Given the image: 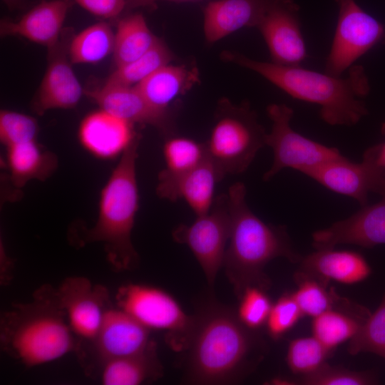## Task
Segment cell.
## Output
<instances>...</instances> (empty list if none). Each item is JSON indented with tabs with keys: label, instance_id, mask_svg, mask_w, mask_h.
I'll list each match as a JSON object with an SVG mask.
<instances>
[{
	"label": "cell",
	"instance_id": "1",
	"mask_svg": "<svg viewBox=\"0 0 385 385\" xmlns=\"http://www.w3.org/2000/svg\"><path fill=\"white\" fill-rule=\"evenodd\" d=\"M221 57L260 74L294 98L319 106L320 118L331 125L351 126L368 113L363 98L370 85L361 66H352L343 78L301 66L260 61L235 51H225Z\"/></svg>",
	"mask_w": 385,
	"mask_h": 385
},
{
	"label": "cell",
	"instance_id": "2",
	"mask_svg": "<svg viewBox=\"0 0 385 385\" xmlns=\"http://www.w3.org/2000/svg\"><path fill=\"white\" fill-rule=\"evenodd\" d=\"M227 195L231 228L223 266L240 298L249 287H270L264 270L271 260L284 257L296 263L302 257L293 247L285 226L267 223L250 209L244 183L232 185Z\"/></svg>",
	"mask_w": 385,
	"mask_h": 385
},
{
	"label": "cell",
	"instance_id": "3",
	"mask_svg": "<svg viewBox=\"0 0 385 385\" xmlns=\"http://www.w3.org/2000/svg\"><path fill=\"white\" fill-rule=\"evenodd\" d=\"M6 351L26 366L46 364L78 350L79 344L54 291H38L34 301L14 305L1 319Z\"/></svg>",
	"mask_w": 385,
	"mask_h": 385
},
{
	"label": "cell",
	"instance_id": "4",
	"mask_svg": "<svg viewBox=\"0 0 385 385\" xmlns=\"http://www.w3.org/2000/svg\"><path fill=\"white\" fill-rule=\"evenodd\" d=\"M139 141L140 136L120 155L101 190L98 218L86 236L87 242L103 245L108 260L117 270L133 268L138 257L131 234L139 206L136 175Z\"/></svg>",
	"mask_w": 385,
	"mask_h": 385
},
{
	"label": "cell",
	"instance_id": "5",
	"mask_svg": "<svg viewBox=\"0 0 385 385\" xmlns=\"http://www.w3.org/2000/svg\"><path fill=\"white\" fill-rule=\"evenodd\" d=\"M237 314L214 307L197 321L189 345L188 375L192 382L231 381L243 367L253 339Z\"/></svg>",
	"mask_w": 385,
	"mask_h": 385
},
{
	"label": "cell",
	"instance_id": "6",
	"mask_svg": "<svg viewBox=\"0 0 385 385\" xmlns=\"http://www.w3.org/2000/svg\"><path fill=\"white\" fill-rule=\"evenodd\" d=\"M263 126L249 103L237 105L222 98L205 144L206 157L223 178L245 172L266 145Z\"/></svg>",
	"mask_w": 385,
	"mask_h": 385
},
{
	"label": "cell",
	"instance_id": "7",
	"mask_svg": "<svg viewBox=\"0 0 385 385\" xmlns=\"http://www.w3.org/2000/svg\"><path fill=\"white\" fill-rule=\"evenodd\" d=\"M272 128L266 135V145L273 152V162L264 173L268 181L287 168L303 174L308 170L344 157L335 147H329L296 132L291 126L294 115L292 108L285 104L272 103L267 108Z\"/></svg>",
	"mask_w": 385,
	"mask_h": 385
},
{
	"label": "cell",
	"instance_id": "8",
	"mask_svg": "<svg viewBox=\"0 0 385 385\" xmlns=\"http://www.w3.org/2000/svg\"><path fill=\"white\" fill-rule=\"evenodd\" d=\"M118 308L148 329L166 331L172 344H189L197 320L182 308L169 293L138 284L120 287L116 294Z\"/></svg>",
	"mask_w": 385,
	"mask_h": 385
},
{
	"label": "cell",
	"instance_id": "9",
	"mask_svg": "<svg viewBox=\"0 0 385 385\" xmlns=\"http://www.w3.org/2000/svg\"><path fill=\"white\" fill-rule=\"evenodd\" d=\"M338 20L324 72L342 76L374 47L385 45V24L366 13L355 0H336Z\"/></svg>",
	"mask_w": 385,
	"mask_h": 385
},
{
	"label": "cell",
	"instance_id": "10",
	"mask_svg": "<svg viewBox=\"0 0 385 385\" xmlns=\"http://www.w3.org/2000/svg\"><path fill=\"white\" fill-rule=\"evenodd\" d=\"M231 215L227 194L215 197L210 210L196 216L191 225H180L173 232V239L186 245L200 264L208 285L212 287L223 266L230 235Z\"/></svg>",
	"mask_w": 385,
	"mask_h": 385
},
{
	"label": "cell",
	"instance_id": "11",
	"mask_svg": "<svg viewBox=\"0 0 385 385\" xmlns=\"http://www.w3.org/2000/svg\"><path fill=\"white\" fill-rule=\"evenodd\" d=\"M304 174L334 192L355 199L361 207L368 204L369 192L385 197V168L377 165L365 153L361 163L344 156Z\"/></svg>",
	"mask_w": 385,
	"mask_h": 385
},
{
	"label": "cell",
	"instance_id": "12",
	"mask_svg": "<svg viewBox=\"0 0 385 385\" xmlns=\"http://www.w3.org/2000/svg\"><path fill=\"white\" fill-rule=\"evenodd\" d=\"M54 294L76 337L92 342L110 307L106 288L73 277L66 279Z\"/></svg>",
	"mask_w": 385,
	"mask_h": 385
},
{
	"label": "cell",
	"instance_id": "13",
	"mask_svg": "<svg viewBox=\"0 0 385 385\" xmlns=\"http://www.w3.org/2000/svg\"><path fill=\"white\" fill-rule=\"evenodd\" d=\"M299 10L293 0H273L256 27L274 63L300 66L307 58Z\"/></svg>",
	"mask_w": 385,
	"mask_h": 385
},
{
	"label": "cell",
	"instance_id": "14",
	"mask_svg": "<svg viewBox=\"0 0 385 385\" xmlns=\"http://www.w3.org/2000/svg\"><path fill=\"white\" fill-rule=\"evenodd\" d=\"M62 39L48 48V66L32 108L38 115L52 109H71L76 106L84 93L71 66L68 56L70 40Z\"/></svg>",
	"mask_w": 385,
	"mask_h": 385
},
{
	"label": "cell",
	"instance_id": "15",
	"mask_svg": "<svg viewBox=\"0 0 385 385\" xmlns=\"http://www.w3.org/2000/svg\"><path fill=\"white\" fill-rule=\"evenodd\" d=\"M312 238V246L317 250L344 244L366 248L384 245L385 197L376 203L362 206L344 220L314 232Z\"/></svg>",
	"mask_w": 385,
	"mask_h": 385
},
{
	"label": "cell",
	"instance_id": "16",
	"mask_svg": "<svg viewBox=\"0 0 385 385\" xmlns=\"http://www.w3.org/2000/svg\"><path fill=\"white\" fill-rule=\"evenodd\" d=\"M84 94L103 109L133 124L149 125L167 137L175 133L173 113L150 105L135 86H110L84 90Z\"/></svg>",
	"mask_w": 385,
	"mask_h": 385
},
{
	"label": "cell",
	"instance_id": "17",
	"mask_svg": "<svg viewBox=\"0 0 385 385\" xmlns=\"http://www.w3.org/2000/svg\"><path fill=\"white\" fill-rule=\"evenodd\" d=\"M133 125L100 108L82 119L78 138L82 147L94 157L111 160L122 155L139 136Z\"/></svg>",
	"mask_w": 385,
	"mask_h": 385
},
{
	"label": "cell",
	"instance_id": "18",
	"mask_svg": "<svg viewBox=\"0 0 385 385\" xmlns=\"http://www.w3.org/2000/svg\"><path fill=\"white\" fill-rule=\"evenodd\" d=\"M149 336L150 329L128 314L109 307L92 343L101 364L111 359L144 351L153 342Z\"/></svg>",
	"mask_w": 385,
	"mask_h": 385
},
{
	"label": "cell",
	"instance_id": "19",
	"mask_svg": "<svg viewBox=\"0 0 385 385\" xmlns=\"http://www.w3.org/2000/svg\"><path fill=\"white\" fill-rule=\"evenodd\" d=\"M70 7L68 0L42 1L18 21L1 20V35L21 36L48 48H51L60 39Z\"/></svg>",
	"mask_w": 385,
	"mask_h": 385
},
{
	"label": "cell",
	"instance_id": "20",
	"mask_svg": "<svg viewBox=\"0 0 385 385\" xmlns=\"http://www.w3.org/2000/svg\"><path fill=\"white\" fill-rule=\"evenodd\" d=\"M297 274L315 279L327 284L334 281L353 284L365 280L371 272L362 255L351 250L334 248L319 250L302 257Z\"/></svg>",
	"mask_w": 385,
	"mask_h": 385
},
{
	"label": "cell",
	"instance_id": "21",
	"mask_svg": "<svg viewBox=\"0 0 385 385\" xmlns=\"http://www.w3.org/2000/svg\"><path fill=\"white\" fill-rule=\"evenodd\" d=\"M273 0H215L203 11V30L215 43L245 27H257Z\"/></svg>",
	"mask_w": 385,
	"mask_h": 385
},
{
	"label": "cell",
	"instance_id": "22",
	"mask_svg": "<svg viewBox=\"0 0 385 385\" xmlns=\"http://www.w3.org/2000/svg\"><path fill=\"white\" fill-rule=\"evenodd\" d=\"M222 178L212 163L206 158L199 165L172 183L156 187L157 195L172 202L183 200L196 216L207 212L215 199L217 183Z\"/></svg>",
	"mask_w": 385,
	"mask_h": 385
},
{
	"label": "cell",
	"instance_id": "23",
	"mask_svg": "<svg viewBox=\"0 0 385 385\" xmlns=\"http://www.w3.org/2000/svg\"><path fill=\"white\" fill-rule=\"evenodd\" d=\"M199 81L196 67L166 64L135 86L155 108L168 113L171 103L185 94Z\"/></svg>",
	"mask_w": 385,
	"mask_h": 385
},
{
	"label": "cell",
	"instance_id": "24",
	"mask_svg": "<svg viewBox=\"0 0 385 385\" xmlns=\"http://www.w3.org/2000/svg\"><path fill=\"white\" fill-rule=\"evenodd\" d=\"M58 158L36 140L6 147V164L14 187L23 188L29 181H44L58 167Z\"/></svg>",
	"mask_w": 385,
	"mask_h": 385
},
{
	"label": "cell",
	"instance_id": "25",
	"mask_svg": "<svg viewBox=\"0 0 385 385\" xmlns=\"http://www.w3.org/2000/svg\"><path fill=\"white\" fill-rule=\"evenodd\" d=\"M101 365L104 385H138L156 379L162 371L153 342L143 351L111 359Z\"/></svg>",
	"mask_w": 385,
	"mask_h": 385
},
{
	"label": "cell",
	"instance_id": "26",
	"mask_svg": "<svg viewBox=\"0 0 385 385\" xmlns=\"http://www.w3.org/2000/svg\"><path fill=\"white\" fill-rule=\"evenodd\" d=\"M140 14L120 19L115 33L113 58L117 66L131 62L152 48L159 41Z\"/></svg>",
	"mask_w": 385,
	"mask_h": 385
},
{
	"label": "cell",
	"instance_id": "27",
	"mask_svg": "<svg viewBox=\"0 0 385 385\" xmlns=\"http://www.w3.org/2000/svg\"><path fill=\"white\" fill-rule=\"evenodd\" d=\"M163 156L165 167L158 174L157 187L172 183L207 158L204 143L175 134L167 137Z\"/></svg>",
	"mask_w": 385,
	"mask_h": 385
},
{
	"label": "cell",
	"instance_id": "28",
	"mask_svg": "<svg viewBox=\"0 0 385 385\" xmlns=\"http://www.w3.org/2000/svg\"><path fill=\"white\" fill-rule=\"evenodd\" d=\"M115 33L106 22L91 25L73 36L68 43L72 63H96L113 52Z\"/></svg>",
	"mask_w": 385,
	"mask_h": 385
},
{
	"label": "cell",
	"instance_id": "29",
	"mask_svg": "<svg viewBox=\"0 0 385 385\" xmlns=\"http://www.w3.org/2000/svg\"><path fill=\"white\" fill-rule=\"evenodd\" d=\"M341 309H330L314 317L312 336L332 351L337 346L351 340L369 316Z\"/></svg>",
	"mask_w": 385,
	"mask_h": 385
},
{
	"label": "cell",
	"instance_id": "30",
	"mask_svg": "<svg viewBox=\"0 0 385 385\" xmlns=\"http://www.w3.org/2000/svg\"><path fill=\"white\" fill-rule=\"evenodd\" d=\"M173 53L162 40L137 59L117 66L104 84L135 86L173 59Z\"/></svg>",
	"mask_w": 385,
	"mask_h": 385
},
{
	"label": "cell",
	"instance_id": "31",
	"mask_svg": "<svg viewBox=\"0 0 385 385\" xmlns=\"http://www.w3.org/2000/svg\"><path fill=\"white\" fill-rule=\"evenodd\" d=\"M294 279L298 287L292 295L303 315L315 317L328 310L338 309L339 305L353 309L362 308L341 298L334 291L328 290L327 284L315 279L297 273Z\"/></svg>",
	"mask_w": 385,
	"mask_h": 385
},
{
	"label": "cell",
	"instance_id": "32",
	"mask_svg": "<svg viewBox=\"0 0 385 385\" xmlns=\"http://www.w3.org/2000/svg\"><path fill=\"white\" fill-rule=\"evenodd\" d=\"M332 351L314 336L295 339L289 344L287 363L294 374L307 375L325 364Z\"/></svg>",
	"mask_w": 385,
	"mask_h": 385
},
{
	"label": "cell",
	"instance_id": "33",
	"mask_svg": "<svg viewBox=\"0 0 385 385\" xmlns=\"http://www.w3.org/2000/svg\"><path fill=\"white\" fill-rule=\"evenodd\" d=\"M347 350L351 355L370 352L385 359V293L376 310L349 341Z\"/></svg>",
	"mask_w": 385,
	"mask_h": 385
},
{
	"label": "cell",
	"instance_id": "34",
	"mask_svg": "<svg viewBox=\"0 0 385 385\" xmlns=\"http://www.w3.org/2000/svg\"><path fill=\"white\" fill-rule=\"evenodd\" d=\"M39 131L37 120L29 115L10 111L0 112V140L6 147L36 140Z\"/></svg>",
	"mask_w": 385,
	"mask_h": 385
},
{
	"label": "cell",
	"instance_id": "35",
	"mask_svg": "<svg viewBox=\"0 0 385 385\" xmlns=\"http://www.w3.org/2000/svg\"><path fill=\"white\" fill-rule=\"evenodd\" d=\"M240 299L237 315L246 327L255 329L266 324L272 304L265 289L249 287Z\"/></svg>",
	"mask_w": 385,
	"mask_h": 385
},
{
	"label": "cell",
	"instance_id": "36",
	"mask_svg": "<svg viewBox=\"0 0 385 385\" xmlns=\"http://www.w3.org/2000/svg\"><path fill=\"white\" fill-rule=\"evenodd\" d=\"M299 382L305 385H368L375 384L376 379L370 373L331 366L325 363L314 372L301 376Z\"/></svg>",
	"mask_w": 385,
	"mask_h": 385
},
{
	"label": "cell",
	"instance_id": "37",
	"mask_svg": "<svg viewBox=\"0 0 385 385\" xmlns=\"http://www.w3.org/2000/svg\"><path fill=\"white\" fill-rule=\"evenodd\" d=\"M303 316L292 293L284 294L272 304L266 324L268 334L279 339L291 329Z\"/></svg>",
	"mask_w": 385,
	"mask_h": 385
},
{
	"label": "cell",
	"instance_id": "38",
	"mask_svg": "<svg viewBox=\"0 0 385 385\" xmlns=\"http://www.w3.org/2000/svg\"><path fill=\"white\" fill-rule=\"evenodd\" d=\"M91 14L104 19L119 15L126 7V0H74Z\"/></svg>",
	"mask_w": 385,
	"mask_h": 385
},
{
	"label": "cell",
	"instance_id": "39",
	"mask_svg": "<svg viewBox=\"0 0 385 385\" xmlns=\"http://www.w3.org/2000/svg\"><path fill=\"white\" fill-rule=\"evenodd\" d=\"M381 132L385 136V120L381 125ZM379 166L385 168V142L369 147L364 152Z\"/></svg>",
	"mask_w": 385,
	"mask_h": 385
},
{
	"label": "cell",
	"instance_id": "40",
	"mask_svg": "<svg viewBox=\"0 0 385 385\" xmlns=\"http://www.w3.org/2000/svg\"><path fill=\"white\" fill-rule=\"evenodd\" d=\"M158 1H178V2H190V1H196L200 0H126V7L127 9H133L138 7L145 6L150 5Z\"/></svg>",
	"mask_w": 385,
	"mask_h": 385
},
{
	"label": "cell",
	"instance_id": "41",
	"mask_svg": "<svg viewBox=\"0 0 385 385\" xmlns=\"http://www.w3.org/2000/svg\"><path fill=\"white\" fill-rule=\"evenodd\" d=\"M4 3L10 9H15L19 7L21 4L23 0H2Z\"/></svg>",
	"mask_w": 385,
	"mask_h": 385
}]
</instances>
